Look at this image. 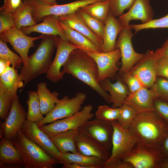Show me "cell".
Wrapping results in <instances>:
<instances>
[{"label": "cell", "mask_w": 168, "mask_h": 168, "mask_svg": "<svg viewBox=\"0 0 168 168\" xmlns=\"http://www.w3.org/2000/svg\"><path fill=\"white\" fill-rule=\"evenodd\" d=\"M62 73L70 74L96 92L106 102L110 103L109 93L102 87L94 60L85 51L77 49L70 54L63 66Z\"/></svg>", "instance_id": "6da1fadb"}, {"label": "cell", "mask_w": 168, "mask_h": 168, "mask_svg": "<svg viewBox=\"0 0 168 168\" xmlns=\"http://www.w3.org/2000/svg\"><path fill=\"white\" fill-rule=\"evenodd\" d=\"M138 141L161 146L168 133V125L155 110L137 112L129 128Z\"/></svg>", "instance_id": "7a4b0ae2"}, {"label": "cell", "mask_w": 168, "mask_h": 168, "mask_svg": "<svg viewBox=\"0 0 168 168\" xmlns=\"http://www.w3.org/2000/svg\"><path fill=\"white\" fill-rule=\"evenodd\" d=\"M59 37L44 35L35 52L28 56L26 65L22 66L19 73L24 81L22 89L33 79L47 72L52 62L53 54Z\"/></svg>", "instance_id": "3957f363"}, {"label": "cell", "mask_w": 168, "mask_h": 168, "mask_svg": "<svg viewBox=\"0 0 168 168\" xmlns=\"http://www.w3.org/2000/svg\"><path fill=\"white\" fill-rule=\"evenodd\" d=\"M12 141L20 152L24 168H52L58 161L20 130Z\"/></svg>", "instance_id": "277c9868"}, {"label": "cell", "mask_w": 168, "mask_h": 168, "mask_svg": "<svg viewBox=\"0 0 168 168\" xmlns=\"http://www.w3.org/2000/svg\"><path fill=\"white\" fill-rule=\"evenodd\" d=\"M165 157L161 146L149 145L138 141L122 160L133 168H160Z\"/></svg>", "instance_id": "5b68a950"}, {"label": "cell", "mask_w": 168, "mask_h": 168, "mask_svg": "<svg viewBox=\"0 0 168 168\" xmlns=\"http://www.w3.org/2000/svg\"><path fill=\"white\" fill-rule=\"evenodd\" d=\"M163 52L162 46L155 51L148 50L143 58L129 71L140 81L145 87L151 88L155 84L157 77L158 62L163 56Z\"/></svg>", "instance_id": "8992f818"}, {"label": "cell", "mask_w": 168, "mask_h": 168, "mask_svg": "<svg viewBox=\"0 0 168 168\" xmlns=\"http://www.w3.org/2000/svg\"><path fill=\"white\" fill-rule=\"evenodd\" d=\"M111 124L113 128V133L110 155L103 168H107L112 163L121 160L138 141L136 135L129 128L122 127L117 121Z\"/></svg>", "instance_id": "52a82bcc"}, {"label": "cell", "mask_w": 168, "mask_h": 168, "mask_svg": "<svg viewBox=\"0 0 168 168\" xmlns=\"http://www.w3.org/2000/svg\"><path fill=\"white\" fill-rule=\"evenodd\" d=\"M32 8V16L36 22L42 21L49 15L58 16L76 12L82 7L95 2L104 0H79L69 3L54 5L46 4L40 0H29Z\"/></svg>", "instance_id": "ba28073f"}, {"label": "cell", "mask_w": 168, "mask_h": 168, "mask_svg": "<svg viewBox=\"0 0 168 168\" xmlns=\"http://www.w3.org/2000/svg\"><path fill=\"white\" fill-rule=\"evenodd\" d=\"M91 105H86L72 115L58 119L48 125L39 127L49 137L59 133L70 130H78L88 121L95 116Z\"/></svg>", "instance_id": "9c48e42d"}, {"label": "cell", "mask_w": 168, "mask_h": 168, "mask_svg": "<svg viewBox=\"0 0 168 168\" xmlns=\"http://www.w3.org/2000/svg\"><path fill=\"white\" fill-rule=\"evenodd\" d=\"M86 98L83 92L77 93L70 98L68 96L59 99L54 108L37 125L39 127L47 123L71 116L82 109V105Z\"/></svg>", "instance_id": "30bf717a"}, {"label": "cell", "mask_w": 168, "mask_h": 168, "mask_svg": "<svg viewBox=\"0 0 168 168\" xmlns=\"http://www.w3.org/2000/svg\"><path fill=\"white\" fill-rule=\"evenodd\" d=\"M133 35L131 29L124 28L116 41V49H119L121 55L122 65L119 69L121 75L129 72L144 55L134 50L132 43Z\"/></svg>", "instance_id": "8fae6325"}, {"label": "cell", "mask_w": 168, "mask_h": 168, "mask_svg": "<svg viewBox=\"0 0 168 168\" xmlns=\"http://www.w3.org/2000/svg\"><path fill=\"white\" fill-rule=\"evenodd\" d=\"M44 35L30 37L15 27L0 33V39L9 43L21 58L23 66L26 65L30 49L35 46L34 41L41 39Z\"/></svg>", "instance_id": "7c38bea8"}, {"label": "cell", "mask_w": 168, "mask_h": 168, "mask_svg": "<svg viewBox=\"0 0 168 168\" xmlns=\"http://www.w3.org/2000/svg\"><path fill=\"white\" fill-rule=\"evenodd\" d=\"M26 120V113L17 95L12 102L7 117L0 124V135L7 139L15 138Z\"/></svg>", "instance_id": "4fadbf2b"}, {"label": "cell", "mask_w": 168, "mask_h": 168, "mask_svg": "<svg viewBox=\"0 0 168 168\" xmlns=\"http://www.w3.org/2000/svg\"><path fill=\"white\" fill-rule=\"evenodd\" d=\"M95 61L98 71V79L100 83L105 79L113 78L119 70L117 63L121 58L119 49L107 52H86Z\"/></svg>", "instance_id": "5bb4252c"}, {"label": "cell", "mask_w": 168, "mask_h": 168, "mask_svg": "<svg viewBox=\"0 0 168 168\" xmlns=\"http://www.w3.org/2000/svg\"><path fill=\"white\" fill-rule=\"evenodd\" d=\"M78 130L95 140L108 150H111L113 128L111 123L95 118L88 121Z\"/></svg>", "instance_id": "9a60e30c"}, {"label": "cell", "mask_w": 168, "mask_h": 168, "mask_svg": "<svg viewBox=\"0 0 168 168\" xmlns=\"http://www.w3.org/2000/svg\"><path fill=\"white\" fill-rule=\"evenodd\" d=\"M55 58L47 72V78L51 82H58L63 78L64 75L61 70V68L67 60L70 53L78 48L68 41L60 37L56 47Z\"/></svg>", "instance_id": "2e32d148"}, {"label": "cell", "mask_w": 168, "mask_h": 168, "mask_svg": "<svg viewBox=\"0 0 168 168\" xmlns=\"http://www.w3.org/2000/svg\"><path fill=\"white\" fill-rule=\"evenodd\" d=\"M21 130L26 137L56 159L58 163L61 153L50 138L40 129L36 123L26 120Z\"/></svg>", "instance_id": "e0dca14e"}, {"label": "cell", "mask_w": 168, "mask_h": 168, "mask_svg": "<svg viewBox=\"0 0 168 168\" xmlns=\"http://www.w3.org/2000/svg\"><path fill=\"white\" fill-rule=\"evenodd\" d=\"M154 12L150 0H135L129 11L119 17L124 28L131 29L130 22L132 20H139L142 24L153 19Z\"/></svg>", "instance_id": "ac0fdd59"}, {"label": "cell", "mask_w": 168, "mask_h": 168, "mask_svg": "<svg viewBox=\"0 0 168 168\" xmlns=\"http://www.w3.org/2000/svg\"><path fill=\"white\" fill-rule=\"evenodd\" d=\"M42 21L31 26L22 27L20 30L26 35L32 32H38L44 35L58 36L68 41L60 25L58 16L48 15L44 17Z\"/></svg>", "instance_id": "d6986e66"}, {"label": "cell", "mask_w": 168, "mask_h": 168, "mask_svg": "<svg viewBox=\"0 0 168 168\" xmlns=\"http://www.w3.org/2000/svg\"><path fill=\"white\" fill-rule=\"evenodd\" d=\"M23 166L22 156L12 140L0 135V168H18Z\"/></svg>", "instance_id": "ffe728a7"}, {"label": "cell", "mask_w": 168, "mask_h": 168, "mask_svg": "<svg viewBox=\"0 0 168 168\" xmlns=\"http://www.w3.org/2000/svg\"><path fill=\"white\" fill-rule=\"evenodd\" d=\"M78 152L83 155L101 158L106 161L110 155V151L88 136L78 133L75 139Z\"/></svg>", "instance_id": "44dd1931"}, {"label": "cell", "mask_w": 168, "mask_h": 168, "mask_svg": "<svg viewBox=\"0 0 168 168\" xmlns=\"http://www.w3.org/2000/svg\"><path fill=\"white\" fill-rule=\"evenodd\" d=\"M59 20L60 23L67 27L79 32L87 37L101 52L102 40L88 27L79 17L77 12L59 16Z\"/></svg>", "instance_id": "7402d4cb"}, {"label": "cell", "mask_w": 168, "mask_h": 168, "mask_svg": "<svg viewBox=\"0 0 168 168\" xmlns=\"http://www.w3.org/2000/svg\"><path fill=\"white\" fill-rule=\"evenodd\" d=\"M156 95L151 88L143 87L130 93L124 103L133 107L137 112L154 110V103Z\"/></svg>", "instance_id": "603a6c76"}, {"label": "cell", "mask_w": 168, "mask_h": 168, "mask_svg": "<svg viewBox=\"0 0 168 168\" xmlns=\"http://www.w3.org/2000/svg\"><path fill=\"white\" fill-rule=\"evenodd\" d=\"M123 28L119 19L110 12L104 24L101 52H109L116 49L117 38Z\"/></svg>", "instance_id": "cb8c5ba5"}, {"label": "cell", "mask_w": 168, "mask_h": 168, "mask_svg": "<svg viewBox=\"0 0 168 168\" xmlns=\"http://www.w3.org/2000/svg\"><path fill=\"white\" fill-rule=\"evenodd\" d=\"M101 85L106 92H108L110 97V103L114 108L120 107L130 94L129 89L122 79H118L115 82H111L109 78L100 82Z\"/></svg>", "instance_id": "d4e9b609"}, {"label": "cell", "mask_w": 168, "mask_h": 168, "mask_svg": "<svg viewBox=\"0 0 168 168\" xmlns=\"http://www.w3.org/2000/svg\"><path fill=\"white\" fill-rule=\"evenodd\" d=\"M106 161L101 158L89 156L79 152L61 154L58 163L64 164L77 163L87 168H103Z\"/></svg>", "instance_id": "484cf974"}, {"label": "cell", "mask_w": 168, "mask_h": 168, "mask_svg": "<svg viewBox=\"0 0 168 168\" xmlns=\"http://www.w3.org/2000/svg\"><path fill=\"white\" fill-rule=\"evenodd\" d=\"M78 133V130H70L59 133L49 138L61 154L78 153L75 139Z\"/></svg>", "instance_id": "4316f807"}, {"label": "cell", "mask_w": 168, "mask_h": 168, "mask_svg": "<svg viewBox=\"0 0 168 168\" xmlns=\"http://www.w3.org/2000/svg\"><path fill=\"white\" fill-rule=\"evenodd\" d=\"M37 93L39 98L40 110L43 115L47 114L55 106L59 99L58 93L51 92L48 89L47 84L40 82L37 85Z\"/></svg>", "instance_id": "83f0119b"}, {"label": "cell", "mask_w": 168, "mask_h": 168, "mask_svg": "<svg viewBox=\"0 0 168 168\" xmlns=\"http://www.w3.org/2000/svg\"><path fill=\"white\" fill-rule=\"evenodd\" d=\"M60 22V21H59ZM68 41L86 52H101L87 37L79 32L68 28L60 22Z\"/></svg>", "instance_id": "f1b7e54d"}, {"label": "cell", "mask_w": 168, "mask_h": 168, "mask_svg": "<svg viewBox=\"0 0 168 168\" xmlns=\"http://www.w3.org/2000/svg\"><path fill=\"white\" fill-rule=\"evenodd\" d=\"M15 27L20 30L22 27H30L37 24L32 16V8L29 0H25L13 14Z\"/></svg>", "instance_id": "f546056e"}, {"label": "cell", "mask_w": 168, "mask_h": 168, "mask_svg": "<svg viewBox=\"0 0 168 168\" xmlns=\"http://www.w3.org/2000/svg\"><path fill=\"white\" fill-rule=\"evenodd\" d=\"M0 82L14 97L17 96L18 89L21 88L22 89L24 86V82L18 73L17 69L12 67L0 75Z\"/></svg>", "instance_id": "4dcf8cb0"}, {"label": "cell", "mask_w": 168, "mask_h": 168, "mask_svg": "<svg viewBox=\"0 0 168 168\" xmlns=\"http://www.w3.org/2000/svg\"><path fill=\"white\" fill-rule=\"evenodd\" d=\"M110 0L99 1L81 8L105 24L110 12Z\"/></svg>", "instance_id": "1f68e13d"}, {"label": "cell", "mask_w": 168, "mask_h": 168, "mask_svg": "<svg viewBox=\"0 0 168 168\" xmlns=\"http://www.w3.org/2000/svg\"><path fill=\"white\" fill-rule=\"evenodd\" d=\"M28 99L26 102L28 106L26 120L38 125L44 118L40 110L39 98L36 91L28 92Z\"/></svg>", "instance_id": "d6a6232c"}, {"label": "cell", "mask_w": 168, "mask_h": 168, "mask_svg": "<svg viewBox=\"0 0 168 168\" xmlns=\"http://www.w3.org/2000/svg\"><path fill=\"white\" fill-rule=\"evenodd\" d=\"M76 12L79 17L88 27L103 40L104 24L87 14L81 8Z\"/></svg>", "instance_id": "836d02e7"}, {"label": "cell", "mask_w": 168, "mask_h": 168, "mask_svg": "<svg viewBox=\"0 0 168 168\" xmlns=\"http://www.w3.org/2000/svg\"><path fill=\"white\" fill-rule=\"evenodd\" d=\"M120 111V107L114 108L107 105H100L98 106L95 113V118L111 123L117 121Z\"/></svg>", "instance_id": "e575fe53"}, {"label": "cell", "mask_w": 168, "mask_h": 168, "mask_svg": "<svg viewBox=\"0 0 168 168\" xmlns=\"http://www.w3.org/2000/svg\"><path fill=\"white\" fill-rule=\"evenodd\" d=\"M0 58L9 63L12 67L17 69L21 68L23 62L21 58L12 51L7 43L0 39Z\"/></svg>", "instance_id": "d590c367"}, {"label": "cell", "mask_w": 168, "mask_h": 168, "mask_svg": "<svg viewBox=\"0 0 168 168\" xmlns=\"http://www.w3.org/2000/svg\"><path fill=\"white\" fill-rule=\"evenodd\" d=\"M15 97L0 82V118L1 120H4L7 117Z\"/></svg>", "instance_id": "8d00e7d4"}, {"label": "cell", "mask_w": 168, "mask_h": 168, "mask_svg": "<svg viewBox=\"0 0 168 168\" xmlns=\"http://www.w3.org/2000/svg\"><path fill=\"white\" fill-rule=\"evenodd\" d=\"M120 108V113L117 122L122 127L128 129L137 112L133 107L127 104L124 103Z\"/></svg>", "instance_id": "74e56055"}, {"label": "cell", "mask_w": 168, "mask_h": 168, "mask_svg": "<svg viewBox=\"0 0 168 168\" xmlns=\"http://www.w3.org/2000/svg\"><path fill=\"white\" fill-rule=\"evenodd\" d=\"M130 27L131 29L134 30L136 33L144 29L160 28H168V14L161 18L152 19L146 23L130 24Z\"/></svg>", "instance_id": "f35d334b"}, {"label": "cell", "mask_w": 168, "mask_h": 168, "mask_svg": "<svg viewBox=\"0 0 168 168\" xmlns=\"http://www.w3.org/2000/svg\"><path fill=\"white\" fill-rule=\"evenodd\" d=\"M151 88L157 98L168 102V80L157 77L156 82Z\"/></svg>", "instance_id": "ab89813d"}, {"label": "cell", "mask_w": 168, "mask_h": 168, "mask_svg": "<svg viewBox=\"0 0 168 168\" xmlns=\"http://www.w3.org/2000/svg\"><path fill=\"white\" fill-rule=\"evenodd\" d=\"M110 12L114 16L119 17L126 9H129L135 0H110Z\"/></svg>", "instance_id": "60d3db41"}, {"label": "cell", "mask_w": 168, "mask_h": 168, "mask_svg": "<svg viewBox=\"0 0 168 168\" xmlns=\"http://www.w3.org/2000/svg\"><path fill=\"white\" fill-rule=\"evenodd\" d=\"M122 80L128 86L130 93L134 92L145 87L140 81L129 72L121 75Z\"/></svg>", "instance_id": "b9f144b4"}, {"label": "cell", "mask_w": 168, "mask_h": 168, "mask_svg": "<svg viewBox=\"0 0 168 168\" xmlns=\"http://www.w3.org/2000/svg\"><path fill=\"white\" fill-rule=\"evenodd\" d=\"M15 27L13 14L0 12V33Z\"/></svg>", "instance_id": "7bdbcfd3"}, {"label": "cell", "mask_w": 168, "mask_h": 168, "mask_svg": "<svg viewBox=\"0 0 168 168\" xmlns=\"http://www.w3.org/2000/svg\"><path fill=\"white\" fill-rule=\"evenodd\" d=\"M154 110L168 125V102L156 98L154 101Z\"/></svg>", "instance_id": "ee69618b"}, {"label": "cell", "mask_w": 168, "mask_h": 168, "mask_svg": "<svg viewBox=\"0 0 168 168\" xmlns=\"http://www.w3.org/2000/svg\"><path fill=\"white\" fill-rule=\"evenodd\" d=\"M157 77L168 80V58L162 56L159 59L157 66Z\"/></svg>", "instance_id": "f6af8a7d"}, {"label": "cell", "mask_w": 168, "mask_h": 168, "mask_svg": "<svg viewBox=\"0 0 168 168\" xmlns=\"http://www.w3.org/2000/svg\"><path fill=\"white\" fill-rule=\"evenodd\" d=\"M22 0H4L0 12L13 14L22 4Z\"/></svg>", "instance_id": "bcb514c9"}, {"label": "cell", "mask_w": 168, "mask_h": 168, "mask_svg": "<svg viewBox=\"0 0 168 168\" xmlns=\"http://www.w3.org/2000/svg\"><path fill=\"white\" fill-rule=\"evenodd\" d=\"M107 168H133L129 163L122 160L114 162L108 166Z\"/></svg>", "instance_id": "7dc6e473"}, {"label": "cell", "mask_w": 168, "mask_h": 168, "mask_svg": "<svg viewBox=\"0 0 168 168\" xmlns=\"http://www.w3.org/2000/svg\"><path fill=\"white\" fill-rule=\"evenodd\" d=\"M10 63L0 58V75L5 73L10 67Z\"/></svg>", "instance_id": "c3c4849f"}, {"label": "cell", "mask_w": 168, "mask_h": 168, "mask_svg": "<svg viewBox=\"0 0 168 168\" xmlns=\"http://www.w3.org/2000/svg\"><path fill=\"white\" fill-rule=\"evenodd\" d=\"M161 147L165 157H168V133Z\"/></svg>", "instance_id": "681fc988"}, {"label": "cell", "mask_w": 168, "mask_h": 168, "mask_svg": "<svg viewBox=\"0 0 168 168\" xmlns=\"http://www.w3.org/2000/svg\"><path fill=\"white\" fill-rule=\"evenodd\" d=\"M162 46L164 49L163 56L168 58V39Z\"/></svg>", "instance_id": "f907efd6"}, {"label": "cell", "mask_w": 168, "mask_h": 168, "mask_svg": "<svg viewBox=\"0 0 168 168\" xmlns=\"http://www.w3.org/2000/svg\"><path fill=\"white\" fill-rule=\"evenodd\" d=\"M43 2L49 5H57L56 0H40Z\"/></svg>", "instance_id": "816d5d0a"}, {"label": "cell", "mask_w": 168, "mask_h": 168, "mask_svg": "<svg viewBox=\"0 0 168 168\" xmlns=\"http://www.w3.org/2000/svg\"><path fill=\"white\" fill-rule=\"evenodd\" d=\"M160 168H168V157L164 158L161 165Z\"/></svg>", "instance_id": "f5cc1de1"}, {"label": "cell", "mask_w": 168, "mask_h": 168, "mask_svg": "<svg viewBox=\"0 0 168 168\" xmlns=\"http://www.w3.org/2000/svg\"></svg>", "instance_id": "db71d44e"}]
</instances>
